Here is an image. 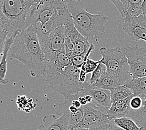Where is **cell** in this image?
<instances>
[{"instance_id": "13", "label": "cell", "mask_w": 146, "mask_h": 130, "mask_svg": "<svg viewBox=\"0 0 146 130\" xmlns=\"http://www.w3.org/2000/svg\"><path fill=\"white\" fill-rule=\"evenodd\" d=\"M71 65V59L66 54L64 49L57 54L45 58V71L46 76L58 74L67 66Z\"/></svg>"}, {"instance_id": "8", "label": "cell", "mask_w": 146, "mask_h": 130, "mask_svg": "<svg viewBox=\"0 0 146 130\" xmlns=\"http://www.w3.org/2000/svg\"><path fill=\"white\" fill-rule=\"evenodd\" d=\"M65 27L59 26L46 37L39 39L45 58L54 55L64 49Z\"/></svg>"}, {"instance_id": "35", "label": "cell", "mask_w": 146, "mask_h": 130, "mask_svg": "<svg viewBox=\"0 0 146 130\" xmlns=\"http://www.w3.org/2000/svg\"><path fill=\"white\" fill-rule=\"evenodd\" d=\"M84 96H85L86 101H87L88 104H89V103H91L92 102V97L91 95H84Z\"/></svg>"}, {"instance_id": "19", "label": "cell", "mask_w": 146, "mask_h": 130, "mask_svg": "<svg viewBox=\"0 0 146 130\" xmlns=\"http://www.w3.org/2000/svg\"><path fill=\"white\" fill-rule=\"evenodd\" d=\"M124 85L131 90L134 96H146V76L131 79Z\"/></svg>"}, {"instance_id": "17", "label": "cell", "mask_w": 146, "mask_h": 130, "mask_svg": "<svg viewBox=\"0 0 146 130\" xmlns=\"http://www.w3.org/2000/svg\"><path fill=\"white\" fill-rule=\"evenodd\" d=\"M132 96H133L112 103L111 107L108 112L109 119L113 120L128 115L131 110L130 101Z\"/></svg>"}, {"instance_id": "27", "label": "cell", "mask_w": 146, "mask_h": 130, "mask_svg": "<svg viewBox=\"0 0 146 130\" xmlns=\"http://www.w3.org/2000/svg\"><path fill=\"white\" fill-rule=\"evenodd\" d=\"M89 130H124L118 126L114 122V120L108 121L99 123L89 129Z\"/></svg>"}, {"instance_id": "7", "label": "cell", "mask_w": 146, "mask_h": 130, "mask_svg": "<svg viewBox=\"0 0 146 130\" xmlns=\"http://www.w3.org/2000/svg\"><path fill=\"white\" fill-rule=\"evenodd\" d=\"M74 24L71 14L66 8L57 9L54 14L44 24H38L35 27L38 39L46 37L59 26Z\"/></svg>"}, {"instance_id": "26", "label": "cell", "mask_w": 146, "mask_h": 130, "mask_svg": "<svg viewBox=\"0 0 146 130\" xmlns=\"http://www.w3.org/2000/svg\"><path fill=\"white\" fill-rule=\"evenodd\" d=\"M95 49V46L93 44H91L90 48H89L88 51L86 53H82V54L75 55L73 56L71 59V65L76 66L78 68H81L84 61L89 58V55L91 53L94 51Z\"/></svg>"}, {"instance_id": "9", "label": "cell", "mask_w": 146, "mask_h": 130, "mask_svg": "<svg viewBox=\"0 0 146 130\" xmlns=\"http://www.w3.org/2000/svg\"><path fill=\"white\" fill-rule=\"evenodd\" d=\"M57 9H59L49 3L38 4L32 3L26 16V25L28 27L30 26L35 27L38 24H44L52 17Z\"/></svg>"}, {"instance_id": "24", "label": "cell", "mask_w": 146, "mask_h": 130, "mask_svg": "<svg viewBox=\"0 0 146 130\" xmlns=\"http://www.w3.org/2000/svg\"><path fill=\"white\" fill-rule=\"evenodd\" d=\"M16 104L20 111H23L26 113H29L32 110H34L37 105L32 98H28L25 95L18 96L16 99Z\"/></svg>"}, {"instance_id": "28", "label": "cell", "mask_w": 146, "mask_h": 130, "mask_svg": "<svg viewBox=\"0 0 146 130\" xmlns=\"http://www.w3.org/2000/svg\"><path fill=\"white\" fill-rule=\"evenodd\" d=\"M106 70H107V68L103 63H99L98 67L92 73L91 78L89 79V83L91 85H93L97 82L99 79L101 77V76L103 75V73L106 71Z\"/></svg>"}, {"instance_id": "1", "label": "cell", "mask_w": 146, "mask_h": 130, "mask_svg": "<svg viewBox=\"0 0 146 130\" xmlns=\"http://www.w3.org/2000/svg\"><path fill=\"white\" fill-rule=\"evenodd\" d=\"M8 59L21 62L33 77L46 75L45 55L34 26H29L15 36Z\"/></svg>"}, {"instance_id": "34", "label": "cell", "mask_w": 146, "mask_h": 130, "mask_svg": "<svg viewBox=\"0 0 146 130\" xmlns=\"http://www.w3.org/2000/svg\"><path fill=\"white\" fill-rule=\"evenodd\" d=\"M79 102H80V103H81V105H82V106H85V105L88 104L87 101H86L85 96H84L83 95H82V92H81V95L80 96H79Z\"/></svg>"}, {"instance_id": "38", "label": "cell", "mask_w": 146, "mask_h": 130, "mask_svg": "<svg viewBox=\"0 0 146 130\" xmlns=\"http://www.w3.org/2000/svg\"><path fill=\"white\" fill-rule=\"evenodd\" d=\"M3 53H0V62L1 61V59L3 57Z\"/></svg>"}, {"instance_id": "30", "label": "cell", "mask_w": 146, "mask_h": 130, "mask_svg": "<svg viewBox=\"0 0 146 130\" xmlns=\"http://www.w3.org/2000/svg\"><path fill=\"white\" fill-rule=\"evenodd\" d=\"M33 3H38V4L49 3V4L55 5L59 9L67 7L64 0H33Z\"/></svg>"}, {"instance_id": "20", "label": "cell", "mask_w": 146, "mask_h": 130, "mask_svg": "<svg viewBox=\"0 0 146 130\" xmlns=\"http://www.w3.org/2000/svg\"><path fill=\"white\" fill-rule=\"evenodd\" d=\"M92 85L96 88L111 90L116 86L121 85L113 76L109 74L107 71H105L98 81Z\"/></svg>"}, {"instance_id": "6", "label": "cell", "mask_w": 146, "mask_h": 130, "mask_svg": "<svg viewBox=\"0 0 146 130\" xmlns=\"http://www.w3.org/2000/svg\"><path fill=\"white\" fill-rule=\"evenodd\" d=\"M122 50L127 58L131 78L146 76V49L135 45L124 46Z\"/></svg>"}, {"instance_id": "12", "label": "cell", "mask_w": 146, "mask_h": 130, "mask_svg": "<svg viewBox=\"0 0 146 130\" xmlns=\"http://www.w3.org/2000/svg\"><path fill=\"white\" fill-rule=\"evenodd\" d=\"M83 108V117L77 124L69 126V130L75 128L89 129L99 123L109 120L108 114L94 108L89 104L84 106Z\"/></svg>"}, {"instance_id": "21", "label": "cell", "mask_w": 146, "mask_h": 130, "mask_svg": "<svg viewBox=\"0 0 146 130\" xmlns=\"http://www.w3.org/2000/svg\"><path fill=\"white\" fill-rule=\"evenodd\" d=\"M142 98L144 101L142 107L137 110H131L129 115L139 127L146 130V96Z\"/></svg>"}, {"instance_id": "37", "label": "cell", "mask_w": 146, "mask_h": 130, "mask_svg": "<svg viewBox=\"0 0 146 130\" xmlns=\"http://www.w3.org/2000/svg\"><path fill=\"white\" fill-rule=\"evenodd\" d=\"M71 130H89V129L87 128H73Z\"/></svg>"}, {"instance_id": "33", "label": "cell", "mask_w": 146, "mask_h": 130, "mask_svg": "<svg viewBox=\"0 0 146 130\" xmlns=\"http://www.w3.org/2000/svg\"><path fill=\"white\" fill-rule=\"evenodd\" d=\"M8 33L5 30H0V53H3L4 51L5 43L6 39L8 38Z\"/></svg>"}, {"instance_id": "5", "label": "cell", "mask_w": 146, "mask_h": 130, "mask_svg": "<svg viewBox=\"0 0 146 130\" xmlns=\"http://www.w3.org/2000/svg\"><path fill=\"white\" fill-rule=\"evenodd\" d=\"M100 53L102 55L100 62L106 66V71L117 79L121 85L132 79L128 60L122 49L102 47Z\"/></svg>"}, {"instance_id": "15", "label": "cell", "mask_w": 146, "mask_h": 130, "mask_svg": "<svg viewBox=\"0 0 146 130\" xmlns=\"http://www.w3.org/2000/svg\"><path fill=\"white\" fill-rule=\"evenodd\" d=\"M64 27L66 36L70 38L74 45L75 55L87 53L91 45L89 40L78 31L74 24Z\"/></svg>"}, {"instance_id": "23", "label": "cell", "mask_w": 146, "mask_h": 130, "mask_svg": "<svg viewBox=\"0 0 146 130\" xmlns=\"http://www.w3.org/2000/svg\"><path fill=\"white\" fill-rule=\"evenodd\" d=\"M143 2L144 0H127V11L125 18L133 17V16L143 15V11H142Z\"/></svg>"}, {"instance_id": "29", "label": "cell", "mask_w": 146, "mask_h": 130, "mask_svg": "<svg viewBox=\"0 0 146 130\" xmlns=\"http://www.w3.org/2000/svg\"><path fill=\"white\" fill-rule=\"evenodd\" d=\"M110 1L117 8L121 16L124 19L125 17L127 11V0H110Z\"/></svg>"}, {"instance_id": "25", "label": "cell", "mask_w": 146, "mask_h": 130, "mask_svg": "<svg viewBox=\"0 0 146 130\" xmlns=\"http://www.w3.org/2000/svg\"><path fill=\"white\" fill-rule=\"evenodd\" d=\"M114 122L119 127L124 130H145L144 129L139 127L135 122L130 117H124L115 118Z\"/></svg>"}, {"instance_id": "22", "label": "cell", "mask_w": 146, "mask_h": 130, "mask_svg": "<svg viewBox=\"0 0 146 130\" xmlns=\"http://www.w3.org/2000/svg\"><path fill=\"white\" fill-rule=\"evenodd\" d=\"M112 103L118 100L127 98L129 96H134L131 90L125 85H119L110 90Z\"/></svg>"}, {"instance_id": "16", "label": "cell", "mask_w": 146, "mask_h": 130, "mask_svg": "<svg viewBox=\"0 0 146 130\" xmlns=\"http://www.w3.org/2000/svg\"><path fill=\"white\" fill-rule=\"evenodd\" d=\"M38 130H69L68 117L64 115L59 118L54 115L44 116L42 124L38 126Z\"/></svg>"}, {"instance_id": "11", "label": "cell", "mask_w": 146, "mask_h": 130, "mask_svg": "<svg viewBox=\"0 0 146 130\" xmlns=\"http://www.w3.org/2000/svg\"><path fill=\"white\" fill-rule=\"evenodd\" d=\"M122 29L135 41L144 40L146 42V15L123 19Z\"/></svg>"}, {"instance_id": "39", "label": "cell", "mask_w": 146, "mask_h": 130, "mask_svg": "<svg viewBox=\"0 0 146 130\" xmlns=\"http://www.w3.org/2000/svg\"><path fill=\"white\" fill-rule=\"evenodd\" d=\"M2 29V28H1V25H0V30H1Z\"/></svg>"}, {"instance_id": "4", "label": "cell", "mask_w": 146, "mask_h": 130, "mask_svg": "<svg viewBox=\"0 0 146 130\" xmlns=\"http://www.w3.org/2000/svg\"><path fill=\"white\" fill-rule=\"evenodd\" d=\"M80 68L72 65L65 68L58 74L48 76L46 82L52 90L61 94L64 99L81 91L90 84L79 81Z\"/></svg>"}, {"instance_id": "36", "label": "cell", "mask_w": 146, "mask_h": 130, "mask_svg": "<svg viewBox=\"0 0 146 130\" xmlns=\"http://www.w3.org/2000/svg\"><path fill=\"white\" fill-rule=\"evenodd\" d=\"M142 11H143V15H146V0H144L143 5H142Z\"/></svg>"}, {"instance_id": "18", "label": "cell", "mask_w": 146, "mask_h": 130, "mask_svg": "<svg viewBox=\"0 0 146 130\" xmlns=\"http://www.w3.org/2000/svg\"><path fill=\"white\" fill-rule=\"evenodd\" d=\"M14 36L8 37L6 39L5 43L4 51H3V57L0 62V84L6 85L9 82V79L6 78V71H7V62L8 55L12 43L14 41Z\"/></svg>"}, {"instance_id": "2", "label": "cell", "mask_w": 146, "mask_h": 130, "mask_svg": "<svg viewBox=\"0 0 146 130\" xmlns=\"http://www.w3.org/2000/svg\"><path fill=\"white\" fill-rule=\"evenodd\" d=\"M71 14L76 28L88 40L98 39L106 32L109 18L102 11L91 14L86 8L82 0H64Z\"/></svg>"}, {"instance_id": "10", "label": "cell", "mask_w": 146, "mask_h": 130, "mask_svg": "<svg viewBox=\"0 0 146 130\" xmlns=\"http://www.w3.org/2000/svg\"><path fill=\"white\" fill-rule=\"evenodd\" d=\"M81 92L83 95H89L92 97V101L89 105L108 114L112 104L110 90L96 88L89 84L87 87L82 89Z\"/></svg>"}, {"instance_id": "14", "label": "cell", "mask_w": 146, "mask_h": 130, "mask_svg": "<svg viewBox=\"0 0 146 130\" xmlns=\"http://www.w3.org/2000/svg\"><path fill=\"white\" fill-rule=\"evenodd\" d=\"M56 115L59 116L66 115L68 119L69 126H72L78 123L83 117L84 108L82 106L78 108L73 105L70 96L68 98L64 99V102L59 105Z\"/></svg>"}, {"instance_id": "3", "label": "cell", "mask_w": 146, "mask_h": 130, "mask_svg": "<svg viewBox=\"0 0 146 130\" xmlns=\"http://www.w3.org/2000/svg\"><path fill=\"white\" fill-rule=\"evenodd\" d=\"M33 0H0V25L8 33L9 37L15 36L28 27L26 16Z\"/></svg>"}, {"instance_id": "31", "label": "cell", "mask_w": 146, "mask_h": 130, "mask_svg": "<svg viewBox=\"0 0 146 130\" xmlns=\"http://www.w3.org/2000/svg\"><path fill=\"white\" fill-rule=\"evenodd\" d=\"M64 51L68 57L72 59V57L75 55L74 50V45L69 37H66L64 41Z\"/></svg>"}, {"instance_id": "32", "label": "cell", "mask_w": 146, "mask_h": 130, "mask_svg": "<svg viewBox=\"0 0 146 130\" xmlns=\"http://www.w3.org/2000/svg\"><path fill=\"white\" fill-rule=\"evenodd\" d=\"M143 98L139 96H133L131 99L130 106L131 110H137L143 105Z\"/></svg>"}]
</instances>
